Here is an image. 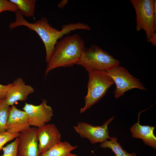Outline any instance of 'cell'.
Instances as JSON below:
<instances>
[{
	"instance_id": "7",
	"label": "cell",
	"mask_w": 156,
	"mask_h": 156,
	"mask_svg": "<svg viewBox=\"0 0 156 156\" xmlns=\"http://www.w3.org/2000/svg\"><path fill=\"white\" fill-rule=\"evenodd\" d=\"M114 117L112 116L101 126H94L85 122H79L73 128L81 137L88 139L92 144L104 142L107 139L111 138L109 135V131L107 125Z\"/></svg>"
},
{
	"instance_id": "8",
	"label": "cell",
	"mask_w": 156,
	"mask_h": 156,
	"mask_svg": "<svg viewBox=\"0 0 156 156\" xmlns=\"http://www.w3.org/2000/svg\"><path fill=\"white\" fill-rule=\"evenodd\" d=\"M47 103V101L43 99L42 103L38 105L25 103L23 109L28 115L30 126L41 127L51 120L53 111Z\"/></svg>"
},
{
	"instance_id": "3",
	"label": "cell",
	"mask_w": 156,
	"mask_h": 156,
	"mask_svg": "<svg viewBox=\"0 0 156 156\" xmlns=\"http://www.w3.org/2000/svg\"><path fill=\"white\" fill-rule=\"evenodd\" d=\"M88 92L84 97L85 105L81 108L82 113L97 103L106 94L109 88L115 84L106 71L89 70Z\"/></svg>"
},
{
	"instance_id": "1",
	"label": "cell",
	"mask_w": 156,
	"mask_h": 156,
	"mask_svg": "<svg viewBox=\"0 0 156 156\" xmlns=\"http://www.w3.org/2000/svg\"><path fill=\"white\" fill-rule=\"evenodd\" d=\"M85 45L84 40L78 34L67 36L58 40L47 63L45 76L56 68L71 67L75 64Z\"/></svg>"
},
{
	"instance_id": "11",
	"label": "cell",
	"mask_w": 156,
	"mask_h": 156,
	"mask_svg": "<svg viewBox=\"0 0 156 156\" xmlns=\"http://www.w3.org/2000/svg\"><path fill=\"white\" fill-rule=\"evenodd\" d=\"M30 127L27 113L12 106L6 125V131L12 134L18 133Z\"/></svg>"
},
{
	"instance_id": "20",
	"label": "cell",
	"mask_w": 156,
	"mask_h": 156,
	"mask_svg": "<svg viewBox=\"0 0 156 156\" xmlns=\"http://www.w3.org/2000/svg\"><path fill=\"white\" fill-rule=\"evenodd\" d=\"M19 133L12 134L5 131L0 133V151L7 142L18 137Z\"/></svg>"
},
{
	"instance_id": "16",
	"label": "cell",
	"mask_w": 156,
	"mask_h": 156,
	"mask_svg": "<svg viewBox=\"0 0 156 156\" xmlns=\"http://www.w3.org/2000/svg\"><path fill=\"white\" fill-rule=\"evenodd\" d=\"M110 141L107 140L101 143L100 147L103 148H109L112 150L116 156H137L135 153L133 152L129 153L123 150L120 143L118 142V138L115 137L111 138Z\"/></svg>"
},
{
	"instance_id": "18",
	"label": "cell",
	"mask_w": 156,
	"mask_h": 156,
	"mask_svg": "<svg viewBox=\"0 0 156 156\" xmlns=\"http://www.w3.org/2000/svg\"><path fill=\"white\" fill-rule=\"evenodd\" d=\"M19 142L18 138H17L10 144L3 147V153L1 156H17Z\"/></svg>"
},
{
	"instance_id": "24",
	"label": "cell",
	"mask_w": 156,
	"mask_h": 156,
	"mask_svg": "<svg viewBox=\"0 0 156 156\" xmlns=\"http://www.w3.org/2000/svg\"><path fill=\"white\" fill-rule=\"evenodd\" d=\"M0 99V103L1 102L2 99Z\"/></svg>"
},
{
	"instance_id": "17",
	"label": "cell",
	"mask_w": 156,
	"mask_h": 156,
	"mask_svg": "<svg viewBox=\"0 0 156 156\" xmlns=\"http://www.w3.org/2000/svg\"><path fill=\"white\" fill-rule=\"evenodd\" d=\"M10 108L5 99H2L0 103V133L6 131L5 127Z\"/></svg>"
},
{
	"instance_id": "19",
	"label": "cell",
	"mask_w": 156,
	"mask_h": 156,
	"mask_svg": "<svg viewBox=\"0 0 156 156\" xmlns=\"http://www.w3.org/2000/svg\"><path fill=\"white\" fill-rule=\"evenodd\" d=\"M16 12L18 11L17 6L8 0H0V13L4 11Z\"/></svg>"
},
{
	"instance_id": "2",
	"label": "cell",
	"mask_w": 156,
	"mask_h": 156,
	"mask_svg": "<svg viewBox=\"0 0 156 156\" xmlns=\"http://www.w3.org/2000/svg\"><path fill=\"white\" fill-rule=\"evenodd\" d=\"M75 64L89 70L107 71L119 66L120 61L98 46H84Z\"/></svg>"
},
{
	"instance_id": "25",
	"label": "cell",
	"mask_w": 156,
	"mask_h": 156,
	"mask_svg": "<svg viewBox=\"0 0 156 156\" xmlns=\"http://www.w3.org/2000/svg\"><path fill=\"white\" fill-rule=\"evenodd\" d=\"M17 156H20V155L18 154V153Z\"/></svg>"
},
{
	"instance_id": "5",
	"label": "cell",
	"mask_w": 156,
	"mask_h": 156,
	"mask_svg": "<svg viewBox=\"0 0 156 156\" xmlns=\"http://www.w3.org/2000/svg\"><path fill=\"white\" fill-rule=\"evenodd\" d=\"M136 14V29L144 30L148 40L156 30V0H130Z\"/></svg>"
},
{
	"instance_id": "15",
	"label": "cell",
	"mask_w": 156,
	"mask_h": 156,
	"mask_svg": "<svg viewBox=\"0 0 156 156\" xmlns=\"http://www.w3.org/2000/svg\"><path fill=\"white\" fill-rule=\"evenodd\" d=\"M18 7V11L23 16L28 17L34 14L36 0H10Z\"/></svg>"
},
{
	"instance_id": "14",
	"label": "cell",
	"mask_w": 156,
	"mask_h": 156,
	"mask_svg": "<svg viewBox=\"0 0 156 156\" xmlns=\"http://www.w3.org/2000/svg\"><path fill=\"white\" fill-rule=\"evenodd\" d=\"M77 146H73L66 141L61 142L39 156H77L71 152L76 149Z\"/></svg>"
},
{
	"instance_id": "13",
	"label": "cell",
	"mask_w": 156,
	"mask_h": 156,
	"mask_svg": "<svg viewBox=\"0 0 156 156\" xmlns=\"http://www.w3.org/2000/svg\"><path fill=\"white\" fill-rule=\"evenodd\" d=\"M144 111L139 113L138 122L130 128L132 133L131 136L134 138L142 139L145 145H147L156 149V137L153 133L155 127L150 126L142 125L140 124V115Z\"/></svg>"
},
{
	"instance_id": "12",
	"label": "cell",
	"mask_w": 156,
	"mask_h": 156,
	"mask_svg": "<svg viewBox=\"0 0 156 156\" xmlns=\"http://www.w3.org/2000/svg\"><path fill=\"white\" fill-rule=\"evenodd\" d=\"M33 88L26 85L21 77L15 80L8 89L5 100L9 106H12L18 101H25L28 95L34 92Z\"/></svg>"
},
{
	"instance_id": "21",
	"label": "cell",
	"mask_w": 156,
	"mask_h": 156,
	"mask_svg": "<svg viewBox=\"0 0 156 156\" xmlns=\"http://www.w3.org/2000/svg\"><path fill=\"white\" fill-rule=\"evenodd\" d=\"M11 83L7 85H3L0 84V99H5L7 92L11 86Z\"/></svg>"
},
{
	"instance_id": "10",
	"label": "cell",
	"mask_w": 156,
	"mask_h": 156,
	"mask_svg": "<svg viewBox=\"0 0 156 156\" xmlns=\"http://www.w3.org/2000/svg\"><path fill=\"white\" fill-rule=\"evenodd\" d=\"M37 129L30 127L19 133L18 150L20 156H39Z\"/></svg>"
},
{
	"instance_id": "23",
	"label": "cell",
	"mask_w": 156,
	"mask_h": 156,
	"mask_svg": "<svg viewBox=\"0 0 156 156\" xmlns=\"http://www.w3.org/2000/svg\"><path fill=\"white\" fill-rule=\"evenodd\" d=\"M68 0H63L59 3L57 5V7L60 9H63L65 6L68 3Z\"/></svg>"
},
{
	"instance_id": "22",
	"label": "cell",
	"mask_w": 156,
	"mask_h": 156,
	"mask_svg": "<svg viewBox=\"0 0 156 156\" xmlns=\"http://www.w3.org/2000/svg\"><path fill=\"white\" fill-rule=\"evenodd\" d=\"M147 41L151 42L153 46H155L156 45V34L155 33L153 34L147 40Z\"/></svg>"
},
{
	"instance_id": "9",
	"label": "cell",
	"mask_w": 156,
	"mask_h": 156,
	"mask_svg": "<svg viewBox=\"0 0 156 156\" xmlns=\"http://www.w3.org/2000/svg\"><path fill=\"white\" fill-rule=\"evenodd\" d=\"M39 153L40 155L49 150L61 142L60 133L53 124L45 125L37 129Z\"/></svg>"
},
{
	"instance_id": "4",
	"label": "cell",
	"mask_w": 156,
	"mask_h": 156,
	"mask_svg": "<svg viewBox=\"0 0 156 156\" xmlns=\"http://www.w3.org/2000/svg\"><path fill=\"white\" fill-rule=\"evenodd\" d=\"M15 21L10 24L9 28L12 29L20 26H24L35 31L44 44L46 55L47 56H51L54 48L55 28L49 23L48 19L45 17H42L33 23H30L24 18L19 11L15 12Z\"/></svg>"
},
{
	"instance_id": "6",
	"label": "cell",
	"mask_w": 156,
	"mask_h": 156,
	"mask_svg": "<svg viewBox=\"0 0 156 156\" xmlns=\"http://www.w3.org/2000/svg\"><path fill=\"white\" fill-rule=\"evenodd\" d=\"M107 75L114 81L116 88L114 91L115 97L118 98L127 91L133 88L146 90L140 79L131 75L124 67L119 66L106 71Z\"/></svg>"
}]
</instances>
